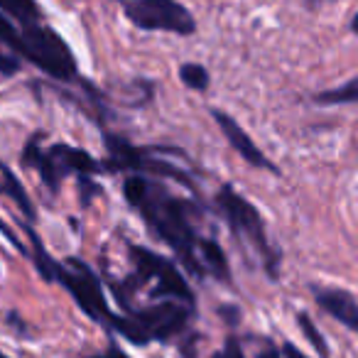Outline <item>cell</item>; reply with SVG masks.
<instances>
[{"label":"cell","mask_w":358,"mask_h":358,"mask_svg":"<svg viewBox=\"0 0 358 358\" xmlns=\"http://www.w3.org/2000/svg\"><path fill=\"white\" fill-rule=\"evenodd\" d=\"M133 209H138L145 216L148 226L185 260V265L194 275H204V268L199 265L196 258V238L194 229L189 224V216H187V204L177 196L162 192V187L148 182L145 192L140 194V199L133 204Z\"/></svg>","instance_id":"obj_1"},{"label":"cell","mask_w":358,"mask_h":358,"mask_svg":"<svg viewBox=\"0 0 358 358\" xmlns=\"http://www.w3.org/2000/svg\"><path fill=\"white\" fill-rule=\"evenodd\" d=\"M187 319H189V309L185 304L164 299V302L138 312L135 317H115L113 329H118L128 341L143 346V343L164 341V338L179 334L187 327Z\"/></svg>","instance_id":"obj_2"},{"label":"cell","mask_w":358,"mask_h":358,"mask_svg":"<svg viewBox=\"0 0 358 358\" xmlns=\"http://www.w3.org/2000/svg\"><path fill=\"white\" fill-rule=\"evenodd\" d=\"M216 204H219V209L224 211L231 229H234L238 236H243V238L263 255L265 268H268V273L275 278V275H278V255H275L268 245L265 226H263V219H260L258 209H255L245 196H241L234 187H221L219 196H216Z\"/></svg>","instance_id":"obj_3"},{"label":"cell","mask_w":358,"mask_h":358,"mask_svg":"<svg viewBox=\"0 0 358 358\" xmlns=\"http://www.w3.org/2000/svg\"><path fill=\"white\" fill-rule=\"evenodd\" d=\"M123 10L140 30L172 35H192L196 30L194 15L177 0H128Z\"/></svg>","instance_id":"obj_4"},{"label":"cell","mask_w":358,"mask_h":358,"mask_svg":"<svg viewBox=\"0 0 358 358\" xmlns=\"http://www.w3.org/2000/svg\"><path fill=\"white\" fill-rule=\"evenodd\" d=\"M130 253H133L135 268H138V278L143 282H155L152 297H169L174 302L187 304V307L194 302V294H192L187 280L169 260H164L162 255L152 253L148 248H140V245L130 248Z\"/></svg>","instance_id":"obj_5"},{"label":"cell","mask_w":358,"mask_h":358,"mask_svg":"<svg viewBox=\"0 0 358 358\" xmlns=\"http://www.w3.org/2000/svg\"><path fill=\"white\" fill-rule=\"evenodd\" d=\"M20 52L30 57L37 66H42L47 74L57 76V79H71L76 71L69 47L50 27H30L27 35L22 37Z\"/></svg>","instance_id":"obj_6"},{"label":"cell","mask_w":358,"mask_h":358,"mask_svg":"<svg viewBox=\"0 0 358 358\" xmlns=\"http://www.w3.org/2000/svg\"><path fill=\"white\" fill-rule=\"evenodd\" d=\"M57 273H59L62 282L71 289V294L76 297V302L81 304L84 312H89L94 319H101V322L113 327L115 314H110L108 304H106V297H103V289H101L99 280L94 278V273H91L86 265L71 260L69 268H57Z\"/></svg>","instance_id":"obj_7"},{"label":"cell","mask_w":358,"mask_h":358,"mask_svg":"<svg viewBox=\"0 0 358 358\" xmlns=\"http://www.w3.org/2000/svg\"><path fill=\"white\" fill-rule=\"evenodd\" d=\"M214 118H216V123H219L221 133H224L226 140L231 143V148H234L236 152L245 159V162L253 164V167H258V169H275L273 164H270V159L265 157L263 150L253 143V138H250V135L245 133V130L241 128V125L236 123L229 113H224V110H214Z\"/></svg>","instance_id":"obj_8"},{"label":"cell","mask_w":358,"mask_h":358,"mask_svg":"<svg viewBox=\"0 0 358 358\" xmlns=\"http://www.w3.org/2000/svg\"><path fill=\"white\" fill-rule=\"evenodd\" d=\"M317 294V304L327 314H331L336 322H341L346 329L358 334V302L351 292L338 287H319L314 289Z\"/></svg>","instance_id":"obj_9"},{"label":"cell","mask_w":358,"mask_h":358,"mask_svg":"<svg viewBox=\"0 0 358 358\" xmlns=\"http://www.w3.org/2000/svg\"><path fill=\"white\" fill-rule=\"evenodd\" d=\"M196 253L201 255V263H204V270H209V273H214L219 280H224V282H229L231 280V270H229V260H226L224 255V248H221L216 241L211 238H204L196 243Z\"/></svg>","instance_id":"obj_10"},{"label":"cell","mask_w":358,"mask_h":358,"mask_svg":"<svg viewBox=\"0 0 358 358\" xmlns=\"http://www.w3.org/2000/svg\"><path fill=\"white\" fill-rule=\"evenodd\" d=\"M52 155L59 157V159H55V162L66 164V167L76 169V172H96V169H99V162H96L89 152H84V150H74V148L59 145V148L52 150Z\"/></svg>","instance_id":"obj_11"},{"label":"cell","mask_w":358,"mask_h":358,"mask_svg":"<svg viewBox=\"0 0 358 358\" xmlns=\"http://www.w3.org/2000/svg\"><path fill=\"white\" fill-rule=\"evenodd\" d=\"M319 106H348V103H358V76L351 81H346L338 89H329V91H319L314 96Z\"/></svg>","instance_id":"obj_12"},{"label":"cell","mask_w":358,"mask_h":358,"mask_svg":"<svg viewBox=\"0 0 358 358\" xmlns=\"http://www.w3.org/2000/svg\"><path fill=\"white\" fill-rule=\"evenodd\" d=\"M179 79H182V84L189 86V89H194V91L209 89V71H206L201 64H185L182 69H179Z\"/></svg>","instance_id":"obj_13"},{"label":"cell","mask_w":358,"mask_h":358,"mask_svg":"<svg viewBox=\"0 0 358 358\" xmlns=\"http://www.w3.org/2000/svg\"><path fill=\"white\" fill-rule=\"evenodd\" d=\"M297 324H299V329L304 331V336H307V341L312 343L319 353H322V358H329V348H327V343H324V338H319V331H317V327L312 324V319H309L307 314H297Z\"/></svg>","instance_id":"obj_14"},{"label":"cell","mask_w":358,"mask_h":358,"mask_svg":"<svg viewBox=\"0 0 358 358\" xmlns=\"http://www.w3.org/2000/svg\"><path fill=\"white\" fill-rule=\"evenodd\" d=\"M219 358H245L243 356V346L238 343V338H229L224 346V351L219 353Z\"/></svg>","instance_id":"obj_15"},{"label":"cell","mask_w":358,"mask_h":358,"mask_svg":"<svg viewBox=\"0 0 358 358\" xmlns=\"http://www.w3.org/2000/svg\"><path fill=\"white\" fill-rule=\"evenodd\" d=\"M282 358H307L299 348H294L292 343H285L282 346Z\"/></svg>","instance_id":"obj_16"},{"label":"cell","mask_w":358,"mask_h":358,"mask_svg":"<svg viewBox=\"0 0 358 358\" xmlns=\"http://www.w3.org/2000/svg\"><path fill=\"white\" fill-rule=\"evenodd\" d=\"M17 64L10 59H6V57H0V71H6V74H10V71H15Z\"/></svg>","instance_id":"obj_17"},{"label":"cell","mask_w":358,"mask_h":358,"mask_svg":"<svg viewBox=\"0 0 358 358\" xmlns=\"http://www.w3.org/2000/svg\"><path fill=\"white\" fill-rule=\"evenodd\" d=\"M96 358H128L123 351H118V348H110L108 353H103V356H96Z\"/></svg>","instance_id":"obj_18"},{"label":"cell","mask_w":358,"mask_h":358,"mask_svg":"<svg viewBox=\"0 0 358 358\" xmlns=\"http://www.w3.org/2000/svg\"><path fill=\"white\" fill-rule=\"evenodd\" d=\"M329 3H334V0H307L309 8H319V6H329Z\"/></svg>","instance_id":"obj_19"},{"label":"cell","mask_w":358,"mask_h":358,"mask_svg":"<svg viewBox=\"0 0 358 358\" xmlns=\"http://www.w3.org/2000/svg\"><path fill=\"white\" fill-rule=\"evenodd\" d=\"M351 30L358 35V13H356V15H353V20H351Z\"/></svg>","instance_id":"obj_20"},{"label":"cell","mask_w":358,"mask_h":358,"mask_svg":"<svg viewBox=\"0 0 358 358\" xmlns=\"http://www.w3.org/2000/svg\"><path fill=\"white\" fill-rule=\"evenodd\" d=\"M0 358H6V356H3V353H0Z\"/></svg>","instance_id":"obj_21"}]
</instances>
